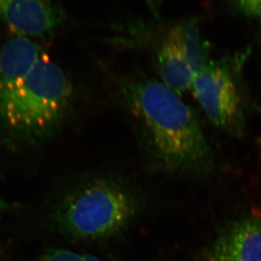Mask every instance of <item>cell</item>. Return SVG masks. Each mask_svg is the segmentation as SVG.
<instances>
[{"label":"cell","instance_id":"277c9868","mask_svg":"<svg viewBox=\"0 0 261 261\" xmlns=\"http://www.w3.org/2000/svg\"><path fill=\"white\" fill-rule=\"evenodd\" d=\"M247 54L208 61L194 75L191 89L214 126L241 137L246 130V98L242 70Z\"/></svg>","mask_w":261,"mask_h":261},{"label":"cell","instance_id":"5b68a950","mask_svg":"<svg viewBox=\"0 0 261 261\" xmlns=\"http://www.w3.org/2000/svg\"><path fill=\"white\" fill-rule=\"evenodd\" d=\"M198 261H261V213L232 221L217 235Z\"/></svg>","mask_w":261,"mask_h":261},{"label":"cell","instance_id":"8992f818","mask_svg":"<svg viewBox=\"0 0 261 261\" xmlns=\"http://www.w3.org/2000/svg\"><path fill=\"white\" fill-rule=\"evenodd\" d=\"M61 13L50 0H0V20L22 37H42L61 24Z\"/></svg>","mask_w":261,"mask_h":261},{"label":"cell","instance_id":"7a4b0ae2","mask_svg":"<svg viewBox=\"0 0 261 261\" xmlns=\"http://www.w3.org/2000/svg\"><path fill=\"white\" fill-rule=\"evenodd\" d=\"M72 100L67 75L43 54L25 78L0 91V128L10 138L41 140L61 126Z\"/></svg>","mask_w":261,"mask_h":261},{"label":"cell","instance_id":"ba28073f","mask_svg":"<svg viewBox=\"0 0 261 261\" xmlns=\"http://www.w3.org/2000/svg\"><path fill=\"white\" fill-rule=\"evenodd\" d=\"M158 71L164 85L179 96L191 89L195 73L171 32L159 51Z\"/></svg>","mask_w":261,"mask_h":261},{"label":"cell","instance_id":"9c48e42d","mask_svg":"<svg viewBox=\"0 0 261 261\" xmlns=\"http://www.w3.org/2000/svg\"><path fill=\"white\" fill-rule=\"evenodd\" d=\"M171 33L196 74L208 63L211 51V45L201 35L198 23L193 20L181 23L174 28Z\"/></svg>","mask_w":261,"mask_h":261},{"label":"cell","instance_id":"6da1fadb","mask_svg":"<svg viewBox=\"0 0 261 261\" xmlns=\"http://www.w3.org/2000/svg\"><path fill=\"white\" fill-rule=\"evenodd\" d=\"M125 100L143 125L151 151L172 171L205 173L213 151L194 110L163 83L138 80L125 83Z\"/></svg>","mask_w":261,"mask_h":261},{"label":"cell","instance_id":"7c38bea8","mask_svg":"<svg viewBox=\"0 0 261 261\" xmlns=\"http://www.w3.org/2000/svg\"><path fill=\"white\" fill-rule=\"evenodd\" d=\"M3 203L2 202H1V200H0V210L2 208Z\"/></svg>","mask_w":261,"mask_h":261},{"label":"cell","instance_id":"4fadbf2b","mask_svg":"<svg viewBox=\"0 0 261 261\" xmlns=\"http://www.w3.org/2000/svg\"><path fill=\"white\" fill-rule=\"evenodd\" d=\"M257 210H258V211H259V212H260V213H261V207H259V208H257Z\"/></svg>","mask_w":261,"mask_h":261},{"label":"cell","instance_id":"3957f363","mask_svg":"<svg viewBox=\"0 0 261 261\" xmlns=\"http://www.w3.org/2000/svg\"><path fill=\"white\" fill-rule=\"evenodd\" d=\"M138 199L128 188L111 179L81 184L59 202L54 221L77 241H97L121 233L138 215Z\"/></svg>","mask_w":261,"mask_h":261},{"label":"cell","instance_id":"8fae6325","mask_svg":"<svg viewBox=\"0 0 261 261\" xmlns=\"http://www.w3.org/2000/svg\"><path fill=\"white\" fill-rule=\"evenodd\" d=\"M38 261H106L90 254H80L68 249H54Z\"/></svg>","mask_w":261,"mask_h":261},{"label":"cell","instance_id":"52a82bcc","mask_svg":"<svg viewBox=\"0 0 261 261\" xmlns=\"http://www.w3.org/2000/svg\"><path fill=\"white\" fill-rule=\"evenodd\" d=\"M43 55L39 45L27 37L8 41L0 49V91L25 78Z\"/></svg>","mask_w":261,"mask_h":261},{"label":"cell","instance_id":"30bf717a","mask_svg":"<svg viewBox=\"0 0 261 261\" xmlns=\"http://www.w3.org/2000/svg\"><path fill=\"white\" fill-rule=\"evenodd\" d=\"M225 2L235 15L261 24V0H225Z\"/></svg>","mask_w":261,"mask_h":261}]
</instances>
